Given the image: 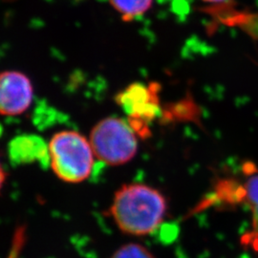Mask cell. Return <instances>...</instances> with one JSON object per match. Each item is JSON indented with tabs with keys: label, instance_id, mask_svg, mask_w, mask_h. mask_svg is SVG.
<instances>
[{
	"label": "cell",
	"instance_id": "cell-1",
	"mask_svg": "<svg viewBox=\"0 0 258 258\" xmlns=\"http://www.w3.org/2000/svg\"><path fill=\"white\" fill-rule=\"evenodd\" d=\"M167 210L166 198L148 184H123L109 209L117 227L124 233L144 236L152 233L163 223Z\"/></svg>",
	"mask_w": 258,
	"mask_h": 258
},
{
	"label": "cell",
	"instance_id": "cell-2",
	"mask_svg": "<svg viewBox=\"0 0 258 258\" xmlns=\"http://www.w3.org/2000/svg\"><path fill=\"white\" fill-rule=\"evenodd\" d=\"M48 148L49 164L63 182L77 184L91 175L96 156L90 141L81 133L59 131L52 137Z\"/></svg>",
	"mask_w": 258,
	"mask_h": 258
},
{
	"label": "cell",
	"instance_id": "cell-3",
	"mask_svg": "<svg viewBox=\"0 0 258 258\" xmlns=\"http://www.w3.org/2000/svg\"><path fill=\"white\" fill-rule=\"evenodd\" d=\"M137 137L128 122L109 117L95 124L89 141L97 159L109 166H120L136 155Z\"/></svg>",
	"mask_w": 258,
	"mask_h": 258
},
{
	"label": "cell",
	"instance_id": "cell-4",
	"mask_svg": "<svg viewBox=\"0 0 258 258\" xmlns=\"http://www.w3.org/2000/svg\"><path fill=\"white\" fill-rule=\"evenodd\" d=\"M159 91L155 83H133L117 96L116 101L128 115V123L140 138L148 137V124L161 111Z\"/></svg>",
	"mask_w": 258,
	"mask_h": 258
},
{
	"label": "cell",
	"instance_id": "cell-5",
	"mask_svg": "<svg viewBox=\"0 0 258 258\" xmlns=\"http://www.w3.org/2000/svg\"><path fill=\"white\" fill-rule=\"evenodd\" d=\"M33 85L26 75L5 71L0 76V110L5 116H19L33 101Z\"/></svg>",
	"mask_w": 258,
	"mask_h": 258
},
{
	"label": "cell",
	"instance_id": "cell-6",
	"mask_svg": "<svg viewBox=\"0 0 258 258\" xmlns=\"http://www.w3.org/2000/svg\"><path fill=\"white\" fill-rule=\"evenodd\" d=\"M10 157L15 163L46 161L49 163V148L37 135H21L14 139L9 146Z\"/></svg>",
	"mask_w": 258,
	"mask_h": 258
},
{
	"label": "cell",
	"instance_id": "cell-7",
	"mask_svg": "<svg viewBox=\"0 0 258 258\" xmlns=\"http://www.w3.org/2000/svg\"><path fill=\"white\" fill-rule=\"evenodd\" d=\"M237 202H244L251 212V230L243 236L242 242L251 247L258 246V175H252L245 184H240Z\"/></svg>",
	"mask_w": 258,
	"mask_h": 258
},
{
	"label": "cell",
	"instance_id": "cell-8",
	"mask_svg": "<svg viewBox=\"0 0 258 258\" xmlns=\"http://www.w3.org/2000/svg\"><path fill=\"white\" fill-rule=\"evenodd\" d=\"M111 6L123 20H132L146 14L151 8L153 0H109Z\"/></svg>",
	"mask_w": 258,
	"mask_h": 258
},
{
	"label": "cell",
	"instance_id": "cell-9",
	"mask_svg": "<svg viewBox=\"0 0 258 258\" xmlns=\"http://www.w3.org/2000/svg\"><path fill=\"white\" fill-rule=\"evenodd\" d=\"M111 258H155L142 245L130 243L117 249Z\"/></svg>",
	"mask_w": 258,
	"mask_h": 258
},
{
	"label": "cell",
	"instance_id": "cell-10",
	"mask_svg": "<svg viewBox=\"0 0 258 258\" xmlns=\"http://www.w3.org/2000/svg\"><path fill=\"white\" fill-rule=\"evenodd\" d=\"M205 2H209V3H223L226 2L228 0H203Z\"/></svg>",
	"mask_w": 258,
	"mask_h": 258
}]
</instances>
